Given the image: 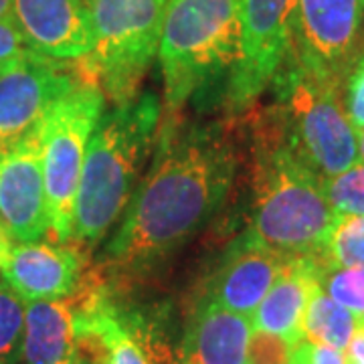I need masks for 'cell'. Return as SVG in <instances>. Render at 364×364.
Here are the masks:
<instances>
[{"instance_id": "obj_7", "label": "cell", "mask_w": 364, "mask_h": 364, "mask_svg": "<svg viewBox=\"0 0 364 364\" xmlns=\"http://www.w3.org/2000/svg\"><path fill=\"white\" fill-rule=\"evenodd\" d=\"M104 93L93 83H79L65 93L41 124L43 178L51 235L71 243L73 205L93 128L104 114Z\"/></svg>"}, {"instance_id": "obj_21", "label": "cell", "mask_w": 364, "mask_h": 364, "mask_svg": "<svg viewBox=\"0 0 364 364\" xmlns=\"http://www.w3.org/2000/svg\"><path fill=\"white\" fill-rule=\"evenodd\" d=\"M324 195L332 210L342 215L364 217V162L358 160L346 170L322 181Z\"/></svg>"}, {"instance_id": "obj_25", "label": "cell", "mask_w": 364, "mask_h": 364, "mask_svg": "<svg viewBox=\"0 0 364 364\" xmlns=\"http://www.w3.org/2000/svg\"><path fill=\"white\" fill-rule=\"evenodd\" d=\"M289 364H348V358L346 352L338 348L316 344L304 338L294 346Z\"/></svg>"}, {"instance_id": "obj_9", "label": "cell", "mask_w": 364, "mask_h": 364, "mask_svg": "<svg viewBox=\"0 0 364 364\" xmlns=\"http://www.w3.org/2000/svg\"><path fill=\"white\" fill-rule=\"evenodd\" d=\"M79 83L97 79L81 59L57 61L33 51L0 65V150L37 130L51 107ZM100 87V85H97Z\"/></svg>"}, {"instance_id": "obj_27", "label": "cell", "mask_w": 364, "mask_h": 364, "mask_svg": "<svg viewBox=\"0 0 364 364\" xmlns=\"http://www.w3.org/2000/svg\"><path fill=\"white\" fill-rule=\"evenodd\" d=\"M346 358L348 360H356V363H364V316L358 318L356 332H354L350 344L346 348Z\"/></svg>"}, {"instance_id": "obj_16", "label": "cell", "mask_w": 364, "mask_h": 364, "mask_svg": "<svg viewBox=\"0 0 364 364\" xmlns=\"http://www.w3.org/2000/svg\"><path fill=\"white\" fill-rule=\"evenodd\" d=\"M316 287L314 257H291L251 316L253 330L282 336L296 346L304 340V316Z\"/></svg>"}, {"instance_id": "obj_4", "label": "cell", "mask_w": 364, "mask_h": 364, "mask_svg": "<svg viewBox=\"0 0 364 364\" xmlns=\"http://www.w3.org/2000/svg\"><path fill=\"white\" fill-rule=\"evenodd\" d=\"M158 59L168 112L225 95L241 61V0H170Z\"/></svg>"}, {"instance_id": "obj_10", "label": "cell", "mask_w": 364, "mask_h": 364, "mask_svg": "<svg viewBox=\"0 0 364 364\" xmlns=\"http://www.w3.org/2000/svg\"><path fill=\"white\" fill-rule=\"evenodd\" d=\"M296 0H241V61L225 93L227 104L245 107L273 83L289 49Z\"/></svg>"}, {"instance_id": "obj_15", "label": "cell", "mask_w": 364, "mask_h": 364, "mask_svg": "<svg viewBox=\"0 0 364 364\" xmlns=\"http://www.w3.org/2000/svg\"><path fill=\"white\" fill-rule=\"evenodd\" d=\"M251 334V318L203 299L184 332L178 363L247 364Z\"/></svg>"}, {"instance_id": "obj_13", "label": "cell", "mask_w": 364, "mask_h": 364, "mask_svg": "<svg viewBox=\"0 0 364 364\" xmlns=\"http://www.w3.org/2000/svg\"><path fill=\"white\" fill-rule=\"evenodd\" d=\"M289 259L241 235L210 275L205 301L251 318Z\"/></svg>"}, {"instance_id": "obj_28", "label": "cell", "mask_w": 364, "mask_h": 364, "mask_svg": "<svg viewBox=\"0 0 364 364\" xmlns=\"http://www.w3.org/2000/svg\"><path fill=\"white\" fill-rule=\"evenodd\" d=\"M13 237L9 235V231H6V227L2 225V221H0V269L4 267V263L9 261V257H11V251H13Z\"/></svg>"}, {"instance_id": "obj_33", "label": "cell", "mask_w": 364, "mask_h": 364, "mask_svg": "<svg viewBox=\"0 0 364 364\" xmlns=\"http://www.w3.org/2000/svg\"><path fill=\"white\" fill-rule=\"evenodd\" d=\"M168 364H181V363H178V358H172Z\"/></svg>"}, {"instance_id": "obj_1", "label": "cell", "mask_w": 364, "mask_h": 364, "mask_svg": "<svg viewBox=\"0 0 364 364\" xmlns=\"http://www.w3.org/2000/svg\"><path fill=\"white\" fill-rule=\"evenodd\" d=\"M160 138L154 164L105 247V259L117 269L168 257L215 217L233 184L235 152L223 130L166 124Z\"/></svg>"}, {"instance_id": "obj_2", "label": "cell", "mask_w": 364, "mask_h": 364, "mask_svg": "<svg viewBox=\"0 0 364 364\" xmlns=\"http://www.w3.org/2000/svg\"><path fill=\"white\" fill-rule=\"evenodd\" d=\"M253 142V213L245 237L287 257H318L338 219L324 178L289 150L272 109L255 117Z\"/></svg>"}, {"instance_id": "obj_34", "label": "cell", "mask_w": 364, "mask_h": 364, "mask_svg": "<svg viewBox=\"0 0 364 364\" xmlns=\"http://www.w3.org/2000/svg\"><path fill=\"white\" fill-rule=\"evenodd\" d=\"M348 364H364V363H356V360H348Z\"/></svg>"}, {"instance_id": "obj_24", "label": "cell", "mask_w": 364, "mask_h": 364, "mask_svg": "<svg viewBox=\"0 0 364 364\" xmlns=\"http://www.w3.org/2000/svg\"><path fill=\"white\" fill-rule=\"evenodd\" d=\"M344 112L356 132L364 130V53L350 69L342 87Z\"/></svg>"}, {"instance_id": "obj_5", "label": "cell", "mask_w": 364, "mask_h": 364, "mask_svg": "<svg viewBox=\"0 0 364 364\" xmlns=\"http://www.w3.org/2000/svg\"><path fill=\"white\" fill-rule=\"evenodd\" d=\"M269 107L289 150L322 176H334L360 160L358 138L342 104V85L282 65Z\"/></svg>"}, {"instance_id": "obj_6", "label": "cell", "mask_w": 364, "mask_h": 364, "mask_svg": "<svg viewBox=\"0 0 364 364\" xmlns=\"http://www.w3.org/2000/svg\"><path fill=\"white\" fill-rule=\"evenodd\" d=\"M170 0H85L91 51L87 61L100 90L116 105L138 97L158 55Z\"/></svg>"}, {"instance_id": "obj_32", "label": "cell", "mask_w": 364, "mask_h": 364, "mask_svg": "<svg viewBox=\"0 0 364 364\" xmlns=\"http://www.w3.org/2000/svg\"><path fill=\"white\" fill-rule=\"evenodd\" d=\"M59 364H75V358H73V360H63V363Z\"/></svg>"}, {"instance_id": "obj_31", "label": "cell", "mask_w": 364, "mask_h": 364, "mask_svg": "<svg viewBox=\"0 0 364 364\" xmlns=\"http://www.w3.org/2000/svg\"><path fill=\"white\" fill-rule=\"evenodd\" d=\"M75 364H91V363H87V360H83V358L75 356Z\"/></svg>"}, {"instance_id": "obj_20", "label": "cell", "mask_w": 364, "mask_h": 364, "mask_svg": "<svg viewBox=\"0 0 364 364\" xmlns=\"http://www.w3.org/2000/svg\"><path fill=\"white\" fill-rule=\"evenodd\" d=\"M314 261L320 289L358 318L364 316V267H328Z\"/></svg>"}, {"instance_id": "obj_30", "label": "cell", "mask_w": 364, "mask_h": 364, "mask_svg": "<svg viewBox=\"0 0 364 364\" xmlns=\"http://www.w3.org/2000/svg\"><path fill=\"white\" fill-rule=\"evenodd\" d=\"M356 138H358V154H360V160L364 162V130L356 132Z\"/></svg>"}, {"instance_id": "obj_11", "label": "cell", "mask_w": 364, "mask_h": 364, "mask_svg": "<svg viewBox=\"0 0 364 364\" xmlns=\"http://www.w3.org/2000/svg\"><path fill=\"white\" fill-rule=\"evenodd\" d=\"M0 221L16 243L51 233L43 178L41 126L0 150Z\"/></svg>"}, {"instance_id": "obj_26", "label": "cell", "mask_w": 364, "mask_h": 364, "mask_svg": "<svg viewBox=\"0 0 364 364\" xmlns=\"http://www.w3.org/2000/svg\"><path fill=\"white\" fill-rule=\"evenodd\" d=\"M26 51L25 41L13 21H0V65Z\"/></svg>"}, {"instance_id": "obj_22", "label": "cell", "mask_w": 364, "mask_h": 364, "mask_svg": "<svg viewBox=\"0 0 364 364\" xmlns=\"http://www.w3.org/2000/svg\"><path fill=\"white\" fill-rule=\"evenodd\" d=\"M25 328V304L6 284H0V360L16 348Z\"/></svg>"}, {"instance_id": "obj_17", "label": "cell", "mask_w": 364, "mask_h": 364, "mask_svg": "<svg viewBox=\"0 0 364 364\" xmlns=\"http://www.w3.org/2000/svg\"><path fill=\"white\" fill-rule=\"evenodd\" d=\"M21 356L25 364H59L77 356L69 298L26 301Z\"/></svg>"}, {"instance_id": "obj_8", "label": "cell", "mask_w": 364, "mask_h": 364, "mask_svg": "<svg viewBox=\"0 0 364 364\" xmlns=\"http://www.w3.org/2000/svg\"><path fill=\"white\" fill-rule=\"evenodd\" d=\"M364 53V0H296L289 21L291 65L344 87Z\"/></svg>"}, {"instance_id": "obj_18", "label": "cell", "mask_w": 364, "mask_h": 364, "mask_svg": "<svg viewBox=\"0 0 364 364\" xmlns=\"http://www.w3.org/2000/svg\"><path fill=\"white\" fill-rule=\"evenodd\" d=\"M356 314L334 301L320 289V286L314 289L304 316V338L346 352L356 332Z\"/></svg>"}, {"instance_id": "obj_12", "label": "cell", "mask_w": 364, "mask_h": 364, "mask_svg": "<svg viewBox=\"0 0 364 364\" xmlns=\"http://www.w3.org/2000/svg\"><path fill=\"white\" fill-rule=\"evenodd\" d=\"M4 284L23 301L63 299L85 279V259L73 243H18L0 269Z\"/></svg>"}, {"instance_id": "obj_23", "label": "cell", "mask_w": 364, "mask_h": 364, "mask_svg": "<svg viewBox=\"0 0 364 364\" xmlns=\"http://www.w3.org/2000/svg\"><path fill=\"white\" fill-rule=\"evenodd\" d=\"M294 344L269 332L253 330L249 340L247 364H289Z\"/></svg>"}, {"instance_id": "obj_19", "label": "cell", "mask_w": 364, "mask_h": 364, "mask_svg": "<svg viewBox=\"0 0 364 364\" xmlns=\"http://www.w3.org/2000/svg\"><path fill=\"white\" fill-rule=\"evenodd\" d=\"M328 267H364V217L342 215L326 237L324 249L316 257Z\"/></svg>"}, {"instance_id": "obj_29", "label": "cell", "mask_w": 364, "mask_h": 364, "mask_svg": "<svg viewBox=\"0 0 364 364\" xmlns=\"http://www.w3.org/2000/svg\"><path fill=\"white\" fill-rule=\"evenodd\" d=\"M0 21H13V0H0Z\"/></svg>"}, {"instance_id": "obj_14", "label": "cell", "mask_w": 364, "mask_h": 364, "mask_svg": "<svg viewBox=\"0 0 364 364\" xmlns=\"http://www.w3.org/2000/svg\"><path fill=\"white\" fill-rule=\"evenodd\" d=\"M13 23L26 49L57 61L90 55L85 0H13Z\"/></svg>"}, {"instance_id": "obj_3", "label": "cell", "mask_w": 364, "mask_h": 364, "mask_svg": "<svg viewBox=\"0 0 364 364\" xmlns=\"http://www.w3.org/2000/svg\"><path fill=\"white\" fill-rule=\"evenodd\" d=\"M158 122L160 105L150 93L102 114L85 150L73 205L71 243L93 247L119 221L150 154Z\"/></svg>"}]
</instances>
